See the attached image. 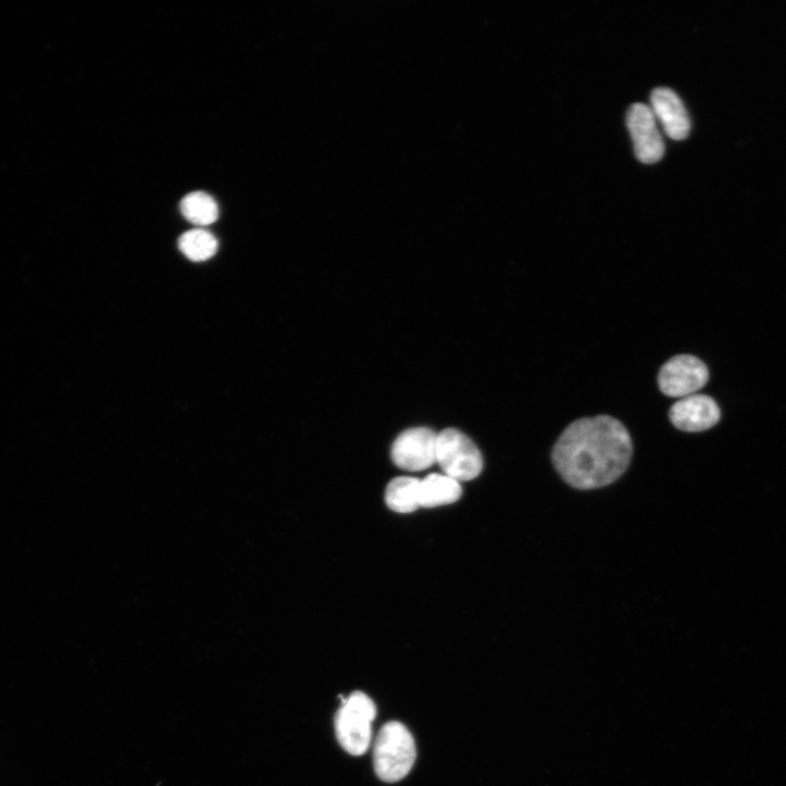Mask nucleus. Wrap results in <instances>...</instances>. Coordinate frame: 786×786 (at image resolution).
Instances as JSON below:
<instances>
[{
  "label": "nucleus",
  "instance_id": "1",
  "mask_svg": "<svg viewBox=\"0 0 786 786\" xmlns=\"http://www.w3.org/2000/svg\"><path fill=\"white\" fill-rule=\"evenodd\" d=\"M634 452L627 428L609 415L573 422L560 436L552 460L563 479L577 489L611 485L628 469Z\"/></svg>",
  "mask_w": 786,
  "mask_h": 786
},
{
  "label": "nucleus",
  "instance_id": "2",
  "mask_svg": "<svg viewBox=\"0 0 786 786\" xmlns=\"http://www.w3.org/2000/svg\"><path fill=\"white\" fill-rule=\"evenodd\" d=\"M416 759L415 740L400 722H388L379 731L374 746V766L377 776L387 783L404 778Z\"/></svg>",
  "mask_w": 786,
  "mask_h": 786
},
{
  "label": "nucleus",
  "instance_id": "3",
  "mask_svg": "<svg viewBox=\"0 0 786 786\" xmlns=\"http://www.w3.org/2000/svg\"><path fill=\"white\" fill-rule=\"evenodd\" d=\"M342 706L335 718L338 741L353 756L364 754L372 741V723L377 709L374 701L362 691L352 693L347 699L340 696Z\"/></svg>",
  "mask_w": 786,
  "mask_h": 786
},
{
  "label": "nucleus",
  "instance_id": "4",
  "mask_svg": "<svg viewBox=\"0 0 786 786\" xmlns=\"http://www.w3.org/2000/svg\"><path fill=\"white\" fill-rule=\"evenodd\" d=\"M436 463L446 475L458 482L472 481L483 470V458L476 445L454 428L437 435Z\"/></svg>",
  "mask_w": 786,
  "mask_h": 786
},
{
  "label": "nucleus",
  "instance_id": "5",
  "mask_svg": "<svg viewBox=\"0 0 786 786\" xmlns=\"http://www.w3.org/2000/svg\"><path fill=\"white\" fill-rule=\"evenodd\" d=\"M709 382L707 365L691 355H677L669 360L660 370L658 383L660 390L671 398H685L695 395Z\"/></svg>",
  "mask_w": 786,
  "mask_h": 786
},
{
  "label": "nucleus",
  "instance_id": "6",
  "mask_svg": "<svg viewBox=\"0 0 786 786\" xmlns=\"http://www.w3.org/2000/svg\"><path fill=\"white\" fill-rule=\"evenodd\" d=\"M437 435L426 427L403 432L392 445L391 457L395 464L410 472L431 467L436 463Z\"/></svg>",
  "mask_w": 786,
  "mask_h": 786
},
{
  "label": "nucleus",
  "instance_id": "7",
  "mask_svg": "<svg viewBox=\"0 0 786 786\" xmlns=\"http://www.w3.org/2000/svg\"><path fill=\"white\" fill-rule=\"evenodd\" d=\"M627 126L636 158L645 164L659 162L664 155L665 145L650 107L642 103L632 105L627 114Z\"/></svg>",
  "mask_w": 786,
  "mask_h": 786
},
{
  "label": "nucleus",
  "instance_id": "8",
  "mask_svg": "<svg viewBox=\"0 0 786 786\" xmlns=\"http://www.w3.org/2000/svg\"><path fill=\"white\" fill-rule=\"evenodd\" d=\"M721 417L716 402L706 395L682 398L670 410V420L679 431L698 433L713 427Z\"/></svg>",
  "mask_w": 786,
  "mask_h": 786
},
{
  "label": "nucleus",
  "instance_id": "9",
  "mask_svg": "<svg viewBox=\"0 0 786 786\" xmlns=\"http://www.w3.org/2000/svg\"><path fill=\"white\" fill-rule=\"evenodd\" d=\"M651 111L666 136L684 140L690 132V120L679 97L669 88H658L651 95Z\"/></svg>",
  "mask_w": 786,
  "mask_h": 786
},
{
  "label": "nucleus",
  "instance_id": "10",
  "mask_svg": "<svg viewBox=\"0 0 786 786\" xmlns=\"http://www.w3.org/2000/svg\"><path fill=\"white\" fill-rule=\"evenodd\" d=\"M461 495L460 483L446 474L433 473L421 481V507L435 508L450 504L458 501Z\"/></svg>",
  "mask_w": 786,
  "mask_h": 786
},
{
  "label": "nucleus",
  "instance_id": "11",
  "mask_svg": "<svg viewBox=\"0 0 786 786\" xmlns=\"http://www.w3.org/2000/svg\"><path fill=\"white\" fill-rule=\"evenodd\" d=\"M421 481L401 476L392 479L386 489L387 506L399 513H411L421 508Z\"/></svg>",
  "mask_w": 786,
  "mask_h": 786
},
{
  "label": "nucleus",
  "instance_id": "12",
  "mask_svg": "<svg viewBox=\"0 0 786 786\" xmlns=\"http://www.w3.org/2000/svg\"><path fill=\"white\" fill-rule=\"evenodd\" d=\"M180 211L187 221L200 227L211 225L219 219L217 203L203 191L185 196L180 202Z\"/></svg>",
  "mask_w": 786,
  "mask_h": 786
},
{
  "label": "nucleus",
  "instance_id": "13",
  "mask_svg": "<svg viewBox=\"0 0 786 786\" xmlns=\"http://www.w3.org/2000/svg\"><path fill=\"white\" fill-rule=\"evenodd\" d=\"M178 247L189 260L201 262L216 253L219 242L210 232L195 228L180 236Z\"/></svg>",
  "mask_w": 786,
  "mask_h": 786
}]
</instances>
